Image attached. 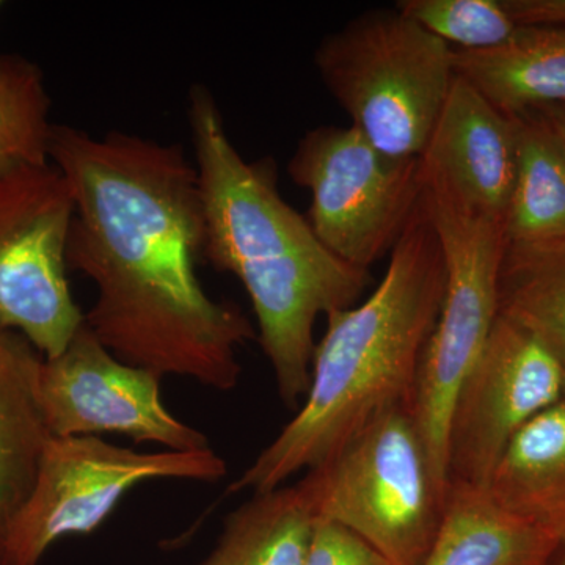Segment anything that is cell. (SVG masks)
Wrapping results in <instances>:
<instances>
[{
  "label": "cell",
  "instance_id": "1",
  "mask_svg": "<svg viewBox=\"0 0 565 565\" xmlns=\"http://www.w3.org/2000/svg\"><path fill=\"white\" fill-rule=\"evenodd\" d=\"M50 158L73 196L66 266L95 285L85 323L99 343L161 377L236 388L237 348L258 333L196 277L206 226L199 173L181 145L54 125Z\"/></svg>",
  "mask_w": 565,
  "mask_h": 565
},
{
  "label": "cell",
  "instance_id": "2",
  "mask_svg": "<svg viewBox=\"0 0 565 565\" xmlns=\"http://www.w3.org/2000/svg\"><path fill=\"white\" fill-rule=\"evenodd\" d=\"M188 118L206 226L203 259L243 282L278 394L297 407L310 388L316 321L353 307L370 270L341 262L282 200L273 159L245 161L202 84L189 92Z\"/></svg>",
  "mask_w": 565,
  "mask_h": 565
},
{
  "label": "cell",
  "instance_id": "3",
  "mask_svg": "<svg viewBox=\"0 0 565 565\" xmlns=\"http://www.w3.org/2000/svg\"><path fill=\"white\" fill-rule=\"evenodd\" d=\"M445 285L444 250L423 193L375 291L359 307L327 315L302 405L230 492L278 489L329 459L377 416L412 407Z\"/></svg>",
  "mask_w": 565,
  "mask_h": 565
},
{
  "label": "cell",
  "instance_id": "4",
  "mask_svg": "<svg viewBox=\"0 0 565 565\" xmlns=\"http://www.w3.org/2000/svg\"><path fill=\"white\" fill-rule=\"evenodd\" d=\"M352 128L394 158H422L452 81V47L403 11L374 9L323 36L315 52Z\"/></svg>",
  "mask_w": 565,
  "mask_h": 565
},
{
  "label": "cell",
  "instance_id": "5",
  "mask_svg": "<svg viewBox=\"0 0 565 565\" xmlns=\"http://www.w3.org/2000/svg\"><path fill=\"white\" fill-rule=\"evenodd\" d=\"M297 484L319 520L348 527L393 565L426 561L449 489L411 405L377 416Z\"/></svg>",
  "mask_w": 565,
  "mask_h": 565
},
{
  "label": "cell",
  "instance_id": "6",
  "mask_svg": "<svg viewBox=\"0 0 565 565\" xmlns=\"http://www.w3.org/2000/svg\"><path fill=\"white\" fill-rule=\"evenodd\" d=\"M424 200L445 256L444 303L424 349L412 412L438 476L449 484L446 438L457 392L498 318L504 221L470 210L426 181Z\"/></svg>",
  "mask_w": 565,
  "mask_h": 565
},
{
  "label": "cell",
  "instance_id": "7",
  "mask_svg": "<svg viewBox=\"0 0 565 565\" xmlns=\"http://www.w3.org/2000/svg\"><path fill=\"white\" fill-rule=\"evenodd\" d=\"M226 473V460L212 448L141 452L95 435L51 437L0 556L6 565H39L55 542L102 526L134 487L158 479L217 482Z\"/></svg>",
  "mask_w": 565,
  "mask_h": 565
},
{
  "label": "cell",
  "instance_id": "8",
  "mask_svg": "<svg viewBox=\"0 0 565 565\" xmlns=\"http://www.w3.org/2000/svg\"><path fill=\"white\" fill-rule=\"evenodd\" d=\"M288 173L310 192L307 218L316 236L362 270L393 252L426 188L422 158L386 154L352 126L305 134Z\"/></svg>",
  "mask_w": 565,
  "mask_h": 565
},
{
  "label": "cell",
  "instance_id": "9",
  "mask_svg": "<svg viewBox=\"0 0 565 565\" xmlns=\"http://www.w3.org/2000/svg\"><path fill=\"white\" fill-rule=\"evenodd\" d=\"M74 203L57 167L0 177V326L44 356L61 355L85 322L66 278Z\"/></svg>",
  "mask_w": 565,
  "mask_h": 565
},
{
  "label": "cell",
  "instance_id": "10",
  "mask_svg": "<svg viewBox=\"0 0 565 565\" xmlns=\"http://www.w3.org/2000/svg\"><path fill=\"white\" fill-rule=\"evenodd\" d=\"M162 379L122 363L84 322L61 355L41 356L32 388L51 437L120 434L170 451L211 448L206 435L166 407Z\"/></svg>",
  "mask_w": 565,
  "mask_h": 565
},
{
  "label": "cell",
  "instance_id": "11",
  "mask_svg": "<svg viewBox=\"0 0 565 565\" xmlns=\"http://www.w3.org/2000/svg\"><path fill=\"white\" fill-rule=\"evenodd\" d=\"M565 366L534 334L498 315L457 392L446 438L449 482L486 487L512 437L563 399Z\"/></svg>",
  "mask_w": 565,
  "mask_h": 565
},
{
  "label": "cell",
  "instance_id": "12",
  "mask_svg": "<svg viewBox=\"0 0 565 565\" xmlns=\"http://www.w3.org/2000/svg\"><path fill=\"white\" fill-rule=\"evenodd\" d=\"M422 161L427 181L463 206L504 221L515 181L514 120L457 74Z\"/></svg>",
  "mask_w": 565,
  "mask_h": 565
},
{
  "label": "cell",
  "instance_id": "13",
  "mask_svg": "<svg viewBox=\"0 0 565 565\" xmlns=\"http://www.w3.org/2000/svg\"><path fill=\"white\" fill-rule=\"evenodd\" d=\"M452 61L457 76L505 115L565 104V25L516 28L493 50H452Z\"/></svg>",
  "mask_w": 565,
  "mask_h": 565
},
{
  "label": "cell",
  "instance_id": "14",
  "mask_svg": "<svg viewBox=\"0 0 565 565\" xmlns=\"http://www.w3.org/2000/svg\"><path fill=\"white\" fill-rule=\"evenodd\" d=\"M508 514L555 531L565 525V401L527 422L505 446L486 486Z\"/></svg>",
  "mask_w": 565,
  "mask_h": 565
},
{
  "label": "cell",
  "instance_id": "15",
  "mask_svg": "<svg viewBox=\"0 0 565 565\" xmlns=\"http://www.w3.org/2000/svg\"><path fill=\"white\" fill-rule=\"evenodd\" d=\"M41 356L21 333L0 326V548L51 438L32 388Z\"/></svg>",
  "mask_w": 565,
  "mask_h": 565
},
{
  "label": "cell",
  "instance_id": "16",
  "mask_svg": "<svg viewBox=\"0 0 565 565\" xmlns=\"http://www.w3.org/2000/svg\"><path fill=\"white\" fill-rule=\"evenodd\" d=\"M552 533L508 514L486 487L449 482L444 519L423 565H533Z\"/></svg>",
  "mask_w": 565,
  "mask_h": 565
},
{
  "label": "cell",
  "instance_id": "17",
  "mask_svg": "<svg viewBox=\"0 0 565 565\" xmlns=\"http://www.w3.org/2000/svg\"><path fill=\"white\" fill-rule=\"evenodd\" d=\"M509 117L515 126L516 166L505 243L564 239L565 139L539 110Z\"/></svg>",
  "mask_w": 565,
  "mask_h": 565
},
{
  "label": "cell",
  "instance_id": "18",
  "mask_svg": "<svg viewBox=\"0 0 565 565\" xmlns=\"http://www.w3.org/2000/svg\"><path fill=\"white\" fill-rule=\"evenodd\" d=\"M316 522L299 484L253 493L226 516L218 544L200 565H303Z\"/></svg>",
  "mask_w": 565,
  "mask_h": 565
},
{
  "label": "cell",
  "instance_id": "19",
  "mask_svg": "<svg viewBox=\"0 0 565 565\" xmlns=\"http://www.w3.org/2000/svg\"><path fill=\"white\" fill-rule=\"evenodd\" d=\"M498 315L534 334L565 366V237L505 243Z\"/></svg>",
  "mask_w": 565,
  "mask_h": 565
},
{
  "label": "cell",
  "instance_id": "20",
  "mask_svg": "<svg viewBox=\"0 0 565 565\" xmlns=\"http://www.w3.org/2000/svg\"><path fill=\"white\" fill-rule=\"evenodd\" d=\"M50 110L40 66L22 55H0V177L50 166Z\"/></svg>",
  "mask_w": 565,
  "mask_h": 565
},
{
  "label": "cell",
  "instance_id": "21",
  "mask_svg": "<svg viewBox=\"0 0 565 565\" xmlns=\"http://www.w3.org/2000/svg\"><path fill=\"white\" fill-rule=\"evenodd\" d=\"M396 7L452 50H493L516 31L501 0H403Z\"/></svg>",
  "mask_w": 565,
  "mask_h": 565
},
{
  "label": "cell",
  "instance_id": "22",
  "mask_svg": "<svg viewBox=\"0 0 565 565\" xmlns=\"http://www.w3.org/2000/svg\"><path fill=\"white\" fill-rule=\"evenodd\" d=\"M303 565H393L374 546L338 523L319 520Z\"/></svg>",
  "mask_w": 565,
  "mask_h": 565
},
{
  "label": "cell",
  "instance_id": "23",
  "mask_svg": "<svg viewBox=\"0 0 565 565\" xmlns=\"http://www.w3.org/2000/svg\"><path fill=\"white\" fill-rule=\"evenodd\" d=\"M516 28H559L565 25V0H501Z\"/></svg>",
  "mask_w": 565,
  "mask_h": 565
},
{
  "label": "cell",
  "instance_id": "24",
  "mask_svg": "<svg viewBox=\"0 0 565 565\" xmlns=\"http://www.w3.org/2000/svg\"><path fill=\"white\" fill-rule=\"evenodd\" d=\"M533 565H565V525L553 531L544 552Z\"/></svg>",
  "mask_w": 565,
  "mask_h": 565
},
{
  "label": "cell",
  "instance_id": "25",
  "mask_svg": "<svg viewBox=\"0 0 565 565\" xmlns=\"http://www.w3.org/2000/svg\"><path fill=\"white\" fill-rule=\"evenodd\" d=\"M535 110L541 111L546 120L552 122L553 128L565 139V104H555V106H546Z\"/></svg>",
  "mask_w": 565,
  "mask_h": 565
},
{
  "label": "cell",
  "instance_id": "26",
  "mask_svg": "<svg viewBox=\"0 0 565 565\" xmlns=\"http://www.w3.org/2000/svg\"><path fill=\"white\" fill-rule=\"evenodd\" d=\"M0 565H6V563H3L2 556H0Z\"/></svg>",
  "mask_w": 565,
  "mask_h": 565
},
{
  "label": "cell",
  "instance_id": "27",
  "mask_svg": "<svg viewBox=\"0 0 565 565\" xmlns=\"http://www.w3.org/2000/svg\"><path fill=\"white\" fill-rule=\"evenodd\" d=\"M563 399L565 401V381H564V394H563Z\"/></svg>",
  "mask_w": 565,
  "mask_h": 565
},
{
  "label": "cell",
  "instance_id": "28",
  "mask_svg": "<svg viewBox=\"0 0 565 565\" xmlns=\"http://www.w3.org/2000/svg\"><path fill=\"white\" fill-rule=\"evenodd\" d=\"M2 6H3V3H2V2H0V7H2Z\"/></svg>",
  "mask_w": 565,
  "mask_h": 565
}]
</instances>
